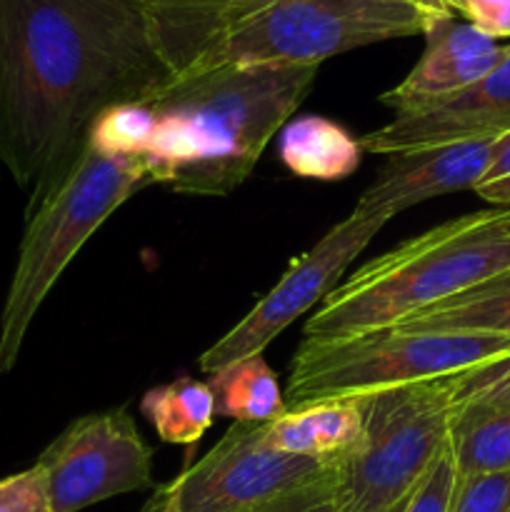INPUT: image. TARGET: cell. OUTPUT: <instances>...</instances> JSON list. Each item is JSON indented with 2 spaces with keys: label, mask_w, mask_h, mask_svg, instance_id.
Masks as SVG:
<instances>
[{
  "label": "cell",
  "mask_w": 510,
  "mask_h": 512,
  "mask_svg": "<svg viewBox=\"0 0 510 512\" xmlns=\"http://www.w3.org/2000/svg\"><path fill=\"white\" fill-rule=\"evenodd\" d=\"M140 0H0V163L43 200L90 125L173 80Z\"/></svg>",
  "instance_id": "obj_1"
},
{
  "label": "cell",
  "mask_w": 510,
  "mask_h": 512,
  "mask_svg": "<svg viewBox=\"0 0 510 512\" xmlns=\"http://www.w3.org/2000/svg\"><path fill=\"white\" fill-rule=\"evenodd\" d=\"M318 65H218L173 78L145 103L155 138L143 165L148 185L223 198L245 183L265 145L300 108Z\"/></svg>",
  "instance_id": "obj_2"
},
{
  "label": "cell",
  "mask_w": 510,
  "mask_h": 512,
  "mask_svg": "<svg viewBox=\"0 0 510 512\" xmlns=\"http://www.w3.org/2000/svg\"><path fill=\"white\" fill-rule=\"evenodd\" d=\"M508 273L510 210L460 215L355 270L310 315L305 338L393 328Z\"/></svg>",
  "instance_id": "obj_3"
},
{
  "label": "cell",
  "mask_w": 510,
  "mask_h": 512,
  "mask_svg": "<svg viewBox=\"0 0 510 512\" xmlns=\"http://www.w3.org/2000/svg\"><path fill=\"white\" fill-rule=\"evenodd\" d=\"M143 188L148 175L140 160L110 158L85 145L70 173L43 200L28 205V225L0 313V375L15 368L40 305L80 248Z\"/></svg>",
  "instance_id": "obj_4"
},
{
  "label": "cell",
  "mask_w": 510,
  "mask_h": 512,
  "mask_svg": "<svg viewBox=\"0 0 510 512\" xmlns=\"http://www.w3.org/2000/svg\"><path fill=\"white\" fill-rule=\"evenodd\" d=\"M510 358V335L480 330L383 328L345 338H303L290 363L285 405L368 398L465 375Z\"/></svg>",
  "instance_id": "obj_5"
},
{
  "label": "cell",
  "mask_w": 510,
  "mask_h": 512,
  "mask_svg": "<svg viewBox=\"0 0 510 512\" xmlns=\"http://www.w3.org/2000/svg\"><path fill=\"white\" fill-rule=\"evenodd\" d=\"M460 378L450 375L363 398V435L335 458L340 510H398L448 448Z\"/></svg>",
  "instance_id": "obj_6"
},
{
  "label": "cell",
  "mask_w": 510,
  "mask_h": 512,
  "mask_svg": "<svg viewBox=\"0 0 510 512\" xmlns=\"http://www.w3.org/2000/svg\"><path fill=\"white\" fill-rule=\"evenodd\" d=\"M440 10L413 0H270L218 40L195 70L218 65H318L333 55L423 35Z\"/></svg>",
  "instance_id": "obj_7"
},
{
  "label": "cell",
  "mask_w": 510,
  "mask_h": 512,
  "mask_svg": "<svg viewBox=\"0 0 510 512\" xmlns=\"http://www.w3.org/2000/svg\"><path fill=\"white\" fill-rule=\"evenodd\" d=\"M388 215L353 213L335 223L313 248L290 263L283 278L253 305L248 315L200 355V370L213 375L263 350L300 315L323 303L355 258L380 233Z\"/></svg>",
  "instance_id": "obj_8"
},
{
  "label": "cell",
  "mask_w": 510,
  "mask_h": 512,
  "mask_svg": "<svg viewBox=\"0 0 510 512\" xmlns=\"http://www.w3.org/2000/svg\"><path fill=\"white\" fill-rule=\"evenodd\" d=\"M50 510L80 512L115 495L153 488V448L128 408L70 423L38 458Z\"/></svg>",
  "instance_id": "obj_9"
},
{
  "label": "cell",
  "mask_w": 510,
  "mask_h": 512,
  "mask_svg": "<svg viewBox=\"0 0 510 512\" xmlns=\"http://www.w3.org/2000/svg\"><path fill=\"white\" fill-rule=\"evenodd\" d=\"M335 458L273 448L265 423H233L220 443L168 485L183 512H248L318 480Z\"/></svg>",
  "instance_id": "obj_10"
},
{
  "label": "cell",
  "mask_w": 510,
  "mask_h": 512,
  "mask_svg": "<svg viewBox=\"0 0 510 512\" xmlns=\"http://www.w3.org/2000/svg\"><path fill=\"white\" fill-rule=\"evenodd\" d=\"M510 130V43L485 78L423 108L395 113L360 138L365 153L395 155L460 140H495Z\"/></svg>",
  "instance_id": "obj_11"
},
{
  "label": "cell",
  "mask_w": 510,
  "mask_h": 512,
  "mask_svg": "<svg viewBox=\"0 0 510 512\" xmlns=\"http://www.w3.org/2000/svg\"><path fill=\"white\" fill-rule=\"evenodd\" d=\"M425 50L415 68L395 88L380 95V103L395 113L423 108L440 98L478 83L503 60L508 45L480 33L455 13L435 15L425 28Z\"/></svg>",
  "instance_id": "obj_12"
},
{
  "label": "cell",
  "mask_w": 510,
  "mask_h": 512,
  "mask_svg": "<svg viewBox=\"0 0 510 512\" xmlns=\"http://www.w3.org/2000/svg\"><path fill=\"white\" fill-rule=\"evenodd\" d=\"M490 148L493 140H460L390 155L353 210L395 218L430 198L475 190L490 163Z\"/></svg>",
  "instance_id": "obj_13"
},
{
  "label": "cell",
  "mask_w": 510,
  "mask_h": 512,
  "mask_svg": "<svg viewBox=\"0 0 510 512\" xmlns=\"http://www.w3.org/2000/svg\"><path fill=\"white\" fill-rule=\"evenodd\" d=\"M270 0H140L155 48L175 78L188 75L233 25Z\"/></svg>",
  "instance_id": "obj_14"
},
{
  "label": "cell",
  "mask_w": 510,
  "mask_h": 512,
  "mask_svg": "<svg viewBox=\"0 0 510 512\" xmlns=\"http://www.w3.org/2000/svg\"><path fill=\"white\" fill-rule=\"evenodd\" d=\"M363 435V398L318 400L288 408L278 420L265 423L273 448L310 458H338Z\"/></svg>",
  "instance_id": "obj_15"
},
{
  "label": "cell",
  "mask_w": 510,
  "mask_h": 512,
  "mask_svg": "<svg viewBox=\"0 0 510 512\" xmlns=\"http://www.w3.org/2000/svg\"><path fill=\"white\" fill-rule=\"evenodd\" d=\"M280 160L293 175L305 180L350 178L360 168L363 145L335 120L323 115H303L285 125L278 143Z\"/></svg>",
  "instance_id": "obj_16"
},
{
  "label": "cell",
  "mask_w": 510,
  "mask_h": 512,
  "mask_svg": "<svg viewBox=\"0 0 510 512\" xmlns=\"http://www.w3.org/2000/svg\"><path fill=\"white\" fill-rule=\"evenodd\" d=\"M450 453L458 478L508 473L510 405L460 403L450 423Z\"/></svg>",
  "instance_id": "obj_17"
},
{
  "label": "cell",
  "mask_w": 510,
  "mask_h": 512,
  "mask_svg": "<svg viewBox=\"0 0 510 512\" xmlns=\"http://www.w3.org/2000/svg\"><path fill=\"white\" fill-rule=\"evenodd\" d=\"M140 413L163 443L185 445L190 453L213 425L215 395L203 380L178 378L150 388L140 400Z\"/></svg>",
  "instance_id": "obj_18"
},
{
  "label": "cell",
  "mask_w": 510,
  "mask_h": 512,
  "mask_svg": "<svg viewBox=\"0 0 510 512\" xmlns=\"http://www.w3.org/2000/svg\"><path fill=\"white\" fill-rule=\"evenodd\" d=\"M215 395V415L235 423H273L288 410L278 375L263 355L238 360L208 380Z\"/></svg>",
  "instance_id": "obj_19"
},
{
  "label": "cell",
  "mask_w": 510,
  "mask_h": 512,
  "mask_svg": "<svg viewBox=\"0 0 510 512\" xmlns=\"http://www.w3.org/2000/svg\"><path fill=\"white\" fill-rule=\"evenodd\" d=\"M395 328V325H393ZM408 330H480L510 335V273L405 320Z\"/></svg>",
  "instance_id": "obj_20"
},
{
  "label": "cell",
  "mask_w": 510,
  "mask_h": 512,
  "mask_svg": "<svg viewBox=\"0 0 510 512\" xmlns=\"http://www.w3.org/2000/svg\"><path fill=\"white\" fill-rule=\"evenodd\" d=\"M155 113L148 103H123L108 108L90 125L85 145L110 158L140 160L155 138Z\"/></svg>",
  "instance_id": "obj_21"
},
{
  "label": "cell",
  "mask_w": 510,
  "mask_h": 512,
  "mask_svg": "<svg viewBox=\"0 0 510 512\" xmlns=\"http://www.w3.org/2000/svg\"><path fill=\"white\" fill-rule=\"evenodd\" d=\"M455 485H458V473H455L448 440V448L443 450V455L435 460L433 468L425 473V478L415 485L413 493L398 505L395 512H450Z\"/></svg>",
  "instance_id": "obj_22"
},
{
  "label": "cell",
  "mask_w": 510,
  "mask_h": 512,
  "mask_svg": "<svg viewBox=\"0 0 510 512\" xmlns=\"http://www.w3.org/2000/svg\"><path fill=\"white\" fill-rule=\"evenodd\" d=\"M450 512H510V470L458 478Z\"/></svg>",
  "instance_id": "obj_23"
},
{
  "label": "cell",
  "mask_w": 510,
  "mask_h": 512,
  "mask_svg": "<svg viewBox=\"0 0 510 512\" xmlns=\"http://www.w3.org/2000/svg\"><path fill=\"white\" fill-rule=\"evenodd\" d=\"M248 512H343L338 503V490H335V463L318 480H310Z\"/></svg>",
  "instance_id": "obj_24"
},
{
  "label": "cell",
  "mask_w": 510,
  "mask_h": 512,
  "mask_svg": "<svg viewBox=\"0 0 510 512\" xmlns=\"http://www.w3.org/2000/svg\"><path fill=\"white\" fill-rule=\"evenodd\" d=\"M0 512H53L45 473L38 463L0 480Z\"/></svg>",
  "instance_id": "obj_25"
},
{
  "label": "cell",
  "mask_w": 510,
  "mask_h": 512,
  "mask_svg": "<svg viewBox=\"0 0 510 512\" xmlns=\"http://www.w3.org/2000/svg\"><path fill=\"white\" fill-rule=\"evenodd\" d=\"M460 403L510 405V358L465 373L460 378Z\"/></svg>",
  "instance_id": "obj_26"
},
{
  "label": "cell",
  "mask_w": 510,
  "mask_h": 512,
  "mask_svg": "<svg viewBox=\"0 0 510 512\" xmlns=\"http://www.w3.org/2000/svg\"><path fill=\"white\" fill-rule=\"evenodd\" d=\"M475 195L495 208L510 210V130L498 135L490 148V163L475 185Z\"/></svg>",
  "instance_id": "obj_27"
},
{
  "label": "cell",
  "mask_w": 510,
  "mask_h": 512,
  "mask_svg": "<svg viewBox=\"0 0 510 512\" xmlns=\"http://www.w3.org/2000/svg\"><path fill=\"white\" fill-rule=\"evenodd\" d=\"M458 13L488 38H510V0H460Z\"/></svg>",
  "instance_id": "obj_28"
},
{
  "label": "cell",
  "mask_w": 510,
  "mask_h": 512,
  "mask_svg": "<svg viewBox=\"0 0 510 512\" xmlns=\"http://www.w3.org/2000/svg\"><path fill=\"white\" fill-rule=\"evenodd\" d=\"M145 512H183V510H180L178 498H175V495L170 493L168 485H165V488L160 490L158 500H153V503L148 505V510H145Z\"/></svg>",
  "instance_id": "obj_29"
},
{
  "label": "cell",
  "mask_w": 510,
  "mask_h": 512,
  "mask_svg": "<svg viewBox=\"0 0 510 512\" xmlns=\"http://www.w3.org/2000/svg\"><path fill=\"white\" fill-rule=\"evenodd\" d=\"M413 3L425 5V8H430V10H440V13H450V10L445 8V5H440L438 0H413Z\"/></svg>",
  "instance_id": "obj_30"
},
{
  "label": "cell",
  "mask_w": 510,
  "mask_h": 512,
  "mask_svg": "<svg viewBox=\"0 0 510 512\" xmlns=\"http://www.w3.org/2000/svg\"><path fill=\"white\" fill-rule=\"evenodd\" d=\"M440 5H445V8L450 10V13H458V3L460 0H438Z\"/></svg>",
  "instance_id": "obj_31"
}]
</instances>
